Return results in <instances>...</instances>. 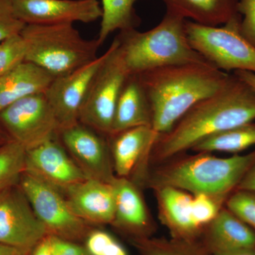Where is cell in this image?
I'll list each match as a JSON object with an SVG mask.
<instances>
[{"mask_svg": "<svg viewBox=\"0 0 255 255\" xmlns=\"http://www.w3.org/2000/svg\"><path fill=\"white\" fill-rule=\"evenodd\" d=\"M235 75H237L238 78H241L243 81L253 87L255 90V74L247 71H236Z\"/></svg>", "mask_w": 255, "mask_h": 255, "instance_id": "obj_38", "label": "cell"}, {"mask_svg": "<svg viewBox=\"0 0 255 255\" xmlns=\"http://www.w3.org/2000/svg\"><path fill=\"white\" fill-rule=\"evenodd\" d=\"M241 18L219 26L187 21L191 46L209 63L222 71L255 74V46L240 31Z\"/></svg>", "mask_w": 255, "mask_h": 255, "instance_id": "obj_6", "label": "cell"}, {"mask_svg": "<svg viewBox=\"0 0 255 255\" xmlns=\"http://www.w3.org/2000/svg\"><path fill=\"white\" fill-rule=\"evenodd\" d=\"M226 204L227 209L255 231V191L235 190Z\"/></svg>", "mask_w": 255, "mask_h": 255, "instance_id": "obj_29", "label": "cell"}, {"mask_svg": "<svg viewBox=\"0 0 255 255\" xmlns=\"http://www.w3.org/2000/svg\"><path fill=\"white\" fill-rule=\"evenodd\" d=\"M26 25L15 14L13 0H0V43L20 34Z\"/></svg>", "mask_w": 255, "mask_h": 255, "instance_id": "obj_31", "label": "cell"}, {"mask_svg": "<svg viewBox=\"0 0 255 255\" xmlns=\"http://www.w3.org/2000/svg\"><path fill=\"white\" fill-rule=\"evenodd\" d=\"M26 149L14 140L0 145V191L17 185L25 172Z\"/></svg>", "mask_w": 255, "mask_h": 255, "instance_id": "obj_26", "label": "cell"}, {"mask_svg": "<svg viewBox=\"0 0 255 255\" xmlns=\"http://www.w3.org/2000/svg\"><path fill=\"white\" fill-rule=\"evenodd\" d=\"M74 214L92 226L112 224L115 197L111 183L87 179L62 191Z\"/></svg>", "mask_w": 255, "mask_h": 255, "instance_id": "obj_16", "label": "cell"}, {"mask_svg": "<svg viewBox=\"0 0 255 255\" xmlns=\"http://www.w3.org/2000/svg\"><path fill=\"white\" fill-rule=\"evenodd\" d=\"M253 145H255V124L249 122L207 137L196 144L191 150L238 155Z\"/></svg>", "mask_w": 255, "mask_h": 255, "instance_id": "obj_24", "label": "cell"}, {"mask_svg": "<svg viewBox=\"0 0 255 255\" xmlns=\"http://www.w3.org/2000/svg\"><path fill=\"white\" fill-rule=\"evenodd\" d=\"M20 35L26 48L25 60L54 78L96 59L101 47L97 38H84L72 23L26 24Z\"/></svg>", "mask_w": 255, "mask_h": 255, "instance_id": "obj_5", "label": "cell"}, {"mask_svg": "<svg viewBox=\"0 0 255 255\" xmlns=\"http://www.w3.org/2000/svg\"><path fill=\"white\" fill-rule=\"evenodd\" d=\"M31 250L15 248L0 243V255H30Z\"/></svg>", "mask_w": 255, "mask_h": 255, "instance_id": "obj_36", "label": "cell"}, {"mask_svg": "<svg viewBox=\"0 0 255 255\" xmlns=\"http://www.w3.org/2000/svg\"><path fill=\"white\" fill-rule=\"evenodd\" d=\"M108 55L96 73L79 114V122L105 137L112 131L119 95L129 76L116 37Z\"/></svg>", "mask_w": 255, "mask_h": 255, "instance_id": "obj_7", "label": "cell"}, {"mask_svg": "<svg viewBox=\"0 0 255 255\" xmlns=\"http://www.w3.org/2000/svg\"><path fill=\"white\" fill-rule=\"evenodd\" d=\"M9 138L7 135L3 131L2 129L0 128V145L5 143V142L9 141Z\"/></svg>", "mask_w": 255, "mask_h": 255, "instance_id": "obj_39", "label": "cell"}, {"mask_svg": "<svg viewBox=\"0 0 255 255\" xmlns=\"http://www.w3.org/2000/svg\"><path fill=\"white\" fill-rule=\"evenodd\" d=\"M159 134L152 127L127 129L108 137L114 170L118 177L130 179L138 172L145 179V167Z\"/></svg>", "mask_w": 255, "mask_h": 255, "instance_id": "obj_15", "label": "cell"}, {"mask_svg": "<svg viewBox=\"0 0 255 255\" xmlns=\"http://www.w3.org/2000/svg\"><path fill=\"white\" fill-rule=\"evenodd\" d=\"M63 191L87 179L58 137L27 149L25 172Z\"/></svg>", "mask_w": 255, "mask_h": 255, "instance_id": "obj_14", "label": "cell"}, {"mask_svg": "<svg viewBox=\"0 0 255 255\" xmlns=\"http://www.w3.org/2000/svg\"><path fill=\"white\" fill-rule=\"evenodd\" d=\"M52 75L29 62H21L0 78V112L16 101L46 92Z\"/></svg>", "mask_w": 255, "mask_h": 255, "instance_id": "obj_21", "label": "cell"}, {"mask_svg": "<svg viewBox=\"0 0 255 255\" xmlns=\"http://www.w3.org/2000/svg\"><path fill=\"white\" fill-rule=\"evenodd\" d=\"M226 200V198L205 194L193 195V216L196 224L202 230L203 232L206 226L214 221Z\"/></svg>", "mask_w": 255, "mask_h": 255, "instance_id": "obj_28", "label": "cell"}, {"mask_svg": "<svg viewBox=\"0 0 255 255\" xmlns=\"http://www.w3.org/2000/svg\"><path fill=\"white\" fill-rule=\"evenodd\" d=\"M111 184L115 197V215L111 225L128 240L152 237L154 227L136 183L116 176Z\"/></svg>", "mask_w": 255, "mask_h": 255, "instance_id": "obj_17", "label": "cell"}, {"mask_svg": "<svg viewBox=\"0 0 255 255\" xmlns=\"http://www.w3.org/2000/svg\"><path fill=\"white\" fill-rule=\"evenodd\" d=\"M18 184L48 235L83 244L93 226L74 214L59 189L26 172Z\"/></svg>", "mask_w": 255, "mask_h": 255, "instance_id": "obj_8", "label": "cell"}, {"mask_svg": "<svg viewBox=\"0 0 255 255\" xmlns=\"http://www.w3.org/2000/svg\"><path fill=\"white\" fill-rule=\"evenodd\" d=\"M255 160V150L228 157L196 152L156 169L145 182L154 190L173 187L192 195L205 194L228 199Z\"/></svg>", "mask_w": 255, "mask_h": 255, "instance_id": "obj_3", "label": "cell"}, {"mask_svg": "<svg viewBox=\"0 0 255 255\" xmlns=\"http://www.w3.org/2000/svg\"><path fill=\"white\" fill-rule=\"evenodd\" d=\"M13 5L26 24L89 23L102 16L99 0H13Z\"/></svg>", "mask_w": 255, "mask_h": 255, "instance_id": "obj_13", "label": "cell"}, {"mask_svg": "<svg viewBox=\"0 0 255 255\" xmlns=\"http://www.w3.org/2000/svg\"><path fill=\"white\" fill-rule=\"evenodd\" d=\"M210 254L255 248V231L232 211L223 207L204 229L200 241Z\"/></svg>", "mask_w": 255, "mask_h": 255, "instance_id": "obj_19", "label": "cell"}, {"mask_svg": "<svg viewBox=\"0 0 255 255\" xmlns=\"http://www.w3.org/2000/svg\"><path fill=\"white\" fill-rule=\"evenodd\" d=\"M108 55V50L71 73L53 79L44 92L62 128L79 122L80 109L92 80Z\"/></svg>", "mask_w": 255, "mask_h": 255, "instance_id": "obj_12", "label": "cell"}, {"mask_svg": "<svg viewBox=\"0 0 255 255\" xmlns=\"http://www.w3.org/2000/svg\"><path fill=\"white\" fill-rule=\"evenodd\" d=\"M83 245L90 255H128L117 238L100 228H92Z\"/></svg>", "mask_w": 255, "mask_h": 255, "instance_id": "obj_27", "label": "cell"}, {"mask_svg": "<svg viewBox=\"0 0 255 255\" xmlns=\"http://www.w3.org/2000/svg\"><path fill=\"white\" fill-rule=\"evenodd\" d=\"M238 11L241 16L240 31L255 46V0H239Z\"/></svg>", "mask_w": 255, "mask_h": 255, "instance_id": "obj_32", "label": "cell"}, {"mask_svg": "<svg viewBox=\"0 0 255 255\" xmlns=\"http://www.w3.org/2000/svg\"><path fill=\"white\" fill-rule=\"evenodd\" d=\"M19 184L0 191V243L33 249L48 236Z\"/></svg>", "mask_w": 255, "mask_h": 255, "instance_id": "obj_10", "label": "cell"}, {"mask_svg": "<svg viewBox=\"0 0 255 255\" xmlns=\"http://www.w3.org/2000/svg\"><path fill=\"white\" fill-rule=\"evenodd\" d=\"M0 128L26 150L58 137L60 130L44 92L23 97L1 111Z\"/></svg>", "mask_w": 255, "mask_h": 255, "instance_id": "obj_9", "label": "cell"}, {"mask_svg": "<svg viewBox=\"0 0 255 255\" xmlns=\"http://www.w3.org/2000/svg\"><path fill=\"white\" fill-rule=\"evenodd\" d=\"M236 190L255 191V160L242 179Z\"/></svg>", "mask_w": 255, "mask_h": 255, "instance_id": "obj_34", "label": "cell"}, {"mask_svg": "<svg viewBox=\"0 0 255 255\" xmlns=\"http://www.w3.org/2000/svg\"><path fill=\"white\" fill-rule=\"evenodd\" d=\"M30 255H53L48 235L31 250Z\"/></svg>", "mask_w": 255, "mask_h": 255, "instance_id": "obj_35", "label": "cell"}, {"mask_svg": "<svg viewBox=\"0 0 255 255\" xmlns=\"http://www.w3.org/2000/svg\"><path fill=\"white\" fill-rule=\"evenodd\" d=\"M58 139L89 179L113 181V162L108 137L80 122L60 128Z\"/></svg>", "mask_w": 255, "mask_h": 255, "instance_id": "obj_11", "label": "cell"}, {"mask_svg": "<svg viewBox=\"0 0 255 255\" xmlns=\"http://www.w3.org/2000/svg\"><path fill=\"white\" fill-rule=\"evenodd\" d=\"M139 127H152V112L140 78L130 75L117 101L111 135Z\"/></svg>", "mask_w": 255, "mask_h": 255, "instance_id": "obj_20", "label": "cell"}, {"mask_svg": "<svg viewBox=\"0 0 255 255\" xmlns=\"http://www.w3.org/2000/svg\"><path fill=\"white\" fill-rule=\"evenodd\" d=\"M255 119V90L231 74L224 86L191 107L166 133L159 135L150 158L164 162L201 140Z\"/></svg>", "mask_w": 255, "mask_h": 255, "instance_id": "obj_1", "label": "cell"}, {"mask_svg": "<svg viewBox=\"0 0 255 255\" xmlns=\"http://www.w3.org/2000/svg\"><path fill=\"white\" fill-rule=\"evenodd\" d=\"M140 0H102V16L97 41L101 46L113 32L135 29L141 20L134 5Z\"/></svg>", "mask_w": 255, "mask_h": 255, "instance_id": "obj_23", "label": "cell"}, {"mask_svg": "<svg viewBox=\"0 0 255 255\" xmlns=\"http://www.w3.org/2000/svg\"><path fill=\"white\" fill-rule=\"evenodd\" d=\"M166 11L192 22L219 26L241 18L239 0H162Z\"/></svg>", "mask_w": 255, "mask_h": 255, "instance_id": "obj_22", "label": "cell"}, {"mask_svg": "<svg viewBox=\"0 0 255 255\" xmlns=\"http://www.w3.org/2000/svg\"><path fill=\"white\" fill-rule=\"evenodd\" d=\"M159 219L174 239L199 242L203 231L193 216V195L182 189L161 187L155 189Z\"/></svg>", "mask_w": 255, "mask_h": 255, "instance_id": "obj_18", "label": "cell"}, {"mask_svg": "<svg viewBox=\"0 0 255 255\" xmlns=\"http://www.w3.org/2000/svg\"><path fill=\"white\" fill-rule=\"evenodd\" d=\"M25 44L18 34L0 43V78L25 60Z\"/></svg>", "mask_w": 255, "mask_h": 255, "instance_id": "obj_30", "label": "cell"}, {"mask_svg": "<svg viewBox=\"0 0 255 255\" xmlns=\"http://www.w3.org/2000/svg\"><path fill=\"white\" fill-rule=\"evenodd\" d=\"M48 236L53 255H90L82 243Z\"/></svg>", "mask_w": 255, "mask_h": 255, "instance_id": "obj_33", "label": "cell"}, {"mask_svg": "<svg viewBox=\"0 0 255 255\" xmlns=\"http://www.w3.org/2000/svg\"><path fill=\"white\" fill-rule=\"evenodd\" d=\"M187 21L166 11L160 22L148 31L135 28L119 32V49L129 75L170 65L208 62L191 46Z\"/></svg>", "mask_w": 255, "mask_h": 255, "instance_id": "obj_4", "label": "cell"}, {"mask_svg": "<svg viewBox=\"0 0 255 255\" xmlns=\"http://www.w3.org/2000/svg\"><path fill=\"white\" fill-rule=\"evenodd\" d=\"M231 75L209 62L162 67L137 75L150 102L152 128L159 135L169 132L191 107L224 86Z\"/></svg>", "mask_w": 255, "mask_h": 255, "instance_id": "obj_2", "label": "cell"}, {"mask_svg": "<svg viewBox=\"0 0 255 255\" xmlns=\"http://www.w3.org/2000/svg\"><path fill=\"white\" fill-rule=\"evenodd\" d=\"M211 255H255V248H243L232 251L217 252Z\"/></svg>", "mask_w": 255, "mask_h": 255, "instance_id": "obj_37", "label": "cell"}, {"mask_svg": "<svg viewBox=\"0 0 255 255\" xmlns=\"http://www.w3.org/2000/svg\"><path fill=\"white\" fill-rule=\"evenodd\" d=\"M129 241L140 255H211L200 242L152 237L136 238Z\"/></svg>", "mask_w": 255, "mask_h": 255, "instance_id": "obj_25", "label": "cell"}]
</instances>
